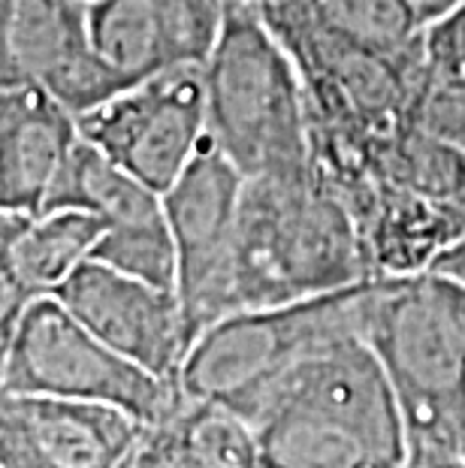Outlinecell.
<instances>
[{"label":"cell","instance_id":"23","mask_svg":"<svg viewBox=\"0 0 465 468\" xmlns=\"http://www.w3.org/2000/svg\"><path fill=\"white\" fill-rule=\"evenodd\" d=\"M432 269H439L441 275H448V278H453V282H460L465 287V236L457 239V242H453L448 251L435 261Z\"/></svg>","mask_w":465,"mask_h":468},{"label":"cell","instance_id":"16","mask_svg":"<svg viewBox=\"0 0 465 468\" xmlns=\"http://www.w3.org/2000/svg\"><path fill=\"white\" fill-rule=\"evenodd\" d=\"M365 169L381 185L465 208V152L414 124L375 136L365 152Z\"/></svg>","mask_w":465,"mask_h":468},{"label":"cell","instance_id":"18","mask_svg":"<svg viewBox=\"0 0 465 468\" xmlns=\"http://www.w3.org/2000/svg\"><path fill=\"white\" fill-rule=\"evenodd\" d=\"M106 224L91 212L55 208L27 218L25 230L16 239V263L31 291L52 293L76 266L91 261Z\"/></svg>","mask_w":465,"mask_h":468},{"label":"cell","instance_id":"25","mask_svg":"<svg viewBox=\"0 0 465 468\" xmlns=\"http://www.w3.org/2000/svg\"><path fill=\"white\" fill-rule=\"evenodd\" d=\"M405 468H465V460L444 453H408Z\"/></svg>","mask_w":465,"mask_h":468},{"label":"cell","instance_id":"17","mask_svg":"<svg viewBox=\"0 0 465 468\" xmlns=\"http://www.w3.org/2000/svg\"><path fill=\"white\" fill-rule=\"evenodd\" d=\"M88 39L127 88L173 69L157 0H88Z\"/></svg>","mask_w":465,"mask_h":468},{"label":"cell","instance_id":"7","mask_svg":"<svg viewBox=\"0 0 465 468\" xmlns=\"http://www.w3.org/2000/svg\"><path fill=\"white\" fill-rule=\"evenodd\" d=\"M76 122L85 143L164 194L206 139L203 67L157 73Z\"/></svg>","mask_w":465,"mask_h":468},{"label":"cell","instance_id":"19","mask_svg":"<svg viewBox=\"0 0 465 468\" xmlns=\"http://www.w3.org/2000/svg\"><path fill=\"white\" fill-rule=\"evenodd\" d=\"M323 31L384 55L420 52L423 25L408 0H309Z\"/></svg>","mask_w":465,"mask_h":468},{"label":"cell","instance_id":"4","mask_svg":"<svg viewBox=\"0 0 465 468\" xmlns=\"http://www.w3.org/2000/svg\"><path fill=\"white\" fill-rule=\"evenodd\" d=\"M206 139L245 178L309 173V101L284 46L239 0L203 64Z\"/></svg>","mask_w":465,"mask_h":468},{"label":"cell","instance_id":"20","mask_svg":"<svg viewBox=\"0 0 465 468\" xmlns=\"http://www.w3.org/2000/svg\"><path fill=\"white\" fill-rule=\"evenodd\" d=\"M170 67H203L221 37L224 0H157Z\"/></svg>","mask_w":465,"mask_h":468},{"label":"cell","instance_id":"21","mask_svg":"<svg viewBox=\"0 0 465 468\" xmlns=\"http://www.w3.org/2000/svg\"><path fill=\"white\" fill-rule=\"evenodd\" d=\"M25 224L27 215H16L0 208V363H4L6 347L13 342L25 308L37 296L16 263V239L25 230Z\"/></svg>","mask_w":465,"mask_h":468},{"label":"cell","instance_id":"14","mask_svg":"<svg viewBox=\"0 0 465 468\" xmlns=\"http://www.w3.org/2000/svg\"><path fill=\"white\" fill-rule=\"evenodd\" d=\"M354 224L375 278H402L427 272L465 236V208L378 182Z\"/></svg>","mask_w":465,"mask_h":468},{"label":"cell","instance_id":"11","mask_svg":"<svg viewBox=\"0 0 465 468\" xmlns=\"http://www.w3.org/2000/svg\"><path fill=\"white\" fill-rule=\"evenodd\" d=\"M52 296L112 351L179 387L191 338L175 291L118 272L100 261H85L55 287Z\"/></svg>","mask_w":465,"mask_h":468},{"label":"cell","instance_id":"3","mask_svg":"<svg viewBox=\"0 0 465 468\" xmlns=\"http://www.w3.org/2000/svg\"><path fill=\"white\" fill-rule=\"evenodd\" d=\"M363 338L387 372L408 453L465 460V287L439 269L372 278Z\"/></svg>","mask_w":465,"mask_h":468},{"label":"cell","instance_id":"1","mask_svg":"<svg viewBox=\"0 0 465 468\" xmlns=\"http://www.w3.org/2000/svg\"><path fill=\"white\" fill-rule=\"evenodd\" d=\"M251 430L263 468H405L408 460L399 402L360 333L305 356Z\"/></svg>","mask_w":465,"mask_h":468},{"label":"cell","instance_id":"12","mask_svg":"<svg viewBox=\"0 0 465 468\" xmlns=\"http://www.w3.org/2000/svg\"><path fill=\"white\" fill-rule=\"evenodd\" d=\"M143 432L103 402L0 390V468H124Z\"/></svg>","mask_w":465,"mask_h":468},{"label":"cell","instance_id":"10","mask_svg":"<svg viewBox=\"0 0 465 468\" xmlns=\"http://www.w3.org/2000/svg\"><path fill=\"white\" fill-rule=\"evenodd\" d=\"M43 85L73 115L124 91L88 39V0H0V88Z\"/></svg>","mask_w":465,"mask_h":468},{"label":"cell","instance_id":"15","mask_svg":"<svg viewBox=\"0 0 465 468\" xmlns=\"http://www.w3.org/2000/svg\"><path fill=\"white\" fill-rule=\"evenodd\" d=\"M124 468H263L257 435L239 414L215 402L179 399L148 423Z\"/></svg>","mask_w":465,"mask_h":468},{"label":"cell","instance_id":"6","mask_svg":"<svg viewBox=\"0 0 465 468\" xmlns=\"http://www.w3.org/2000/svg\"><path fill=\"white\" fill-rule=\"evenodd\" d=\"M0 390L103 402L145 426L179 399V387L112 351L52 293L34 296L25 308L0 363Z\"/></svg>","mask_w":465,"mask_h":468},{"label":"cell","instance_id":"13","mask_svg":"<svg viewBox=\"0 0 465 468\" xmlns=\"http://www.w3.org/2000/svg\"><path fill=\"white\" fill-rule=\"evenodd\" d=\"M79 143V122L43 85L0 88V208L43 215Z\"/></svg>","mask_w":465,"mask_h":468},{"label":"cell","instance_id":"5","mask_svg":"<svg viewBox=\"0 0 465 468\" xmlns=\"http://www.w3.org/2000/svg\"><path fill=\"white\" fill-rule=\"evenodd\" d=\"M369 282L312 300L248 308L215 321L194 338L179 390L187 399L215 402L254 423L266 399L305 356L342 335H363Z\"/></svg>","mask_w":465,"mask_h":468},{"label":"cell","instance_id":"9","mask_svg":"<svg viewBox=\"0 0 465 468\" xmlns=\"http://www.w3.org/2000/svg\"><path fill=\"white\" fill-rule=\"evenodd\" d=\"M55 208L91 212L106 224L91 261L175 291V245L166 224L164 197L112 164L82 136L46 197L43 212Z\"/></svg>","mask_w":465,"mask_h":468},{"label":"cell","instance_id":"22","mask_svg":"<svg viewBox=\"0 0 465 468\" xmlns=\"http://www.w3.org/2000/svg\"><path fill=\"white\" fill-rule=\"evenodd\" d=\"M423 61L439 76L465 82V4L423 27Z\"/></svg>","mask_w":465,"mask_h":468},{"label":"cell","instance_id":"24","mask_svg":"<svg viewBox=\"0 0 465 468\" xmlns=\"http://www.w3.org/2000/svg\"><path fill=\"white\" fill-rule=\"evenodd\" d=\"M414 16L420 18V25L427 27L432 22H439V18H444L448 13H453L457 6H462L465 0H408Z\"/></svg>","mask_w":465,"mask_h":468},{"label":"cell","instance_id":"8","mask_svg":"<svg viewBox=\"0 0 465 468\" xmlns=\"http://www.w3.org/2000/svg\"><path fill=\"white\" fill-rule=\"evenodd\" d=\"M245 176L209 139L161 194L175 245V293L187 338L224 317V287ZM191 351V347H187Z\"/></svg>","mask_w":465,"mask_h":468},{"label":"cell","instance_id":"2","mask_svg":"<svg viewBox=\"0 0 465 468\" xmlns=\"http://www.w3.org/2000/svg\"><path fill=\"white\" fill-rule=\"evenodd\" d=\"M375 278L357 224L309 173L245 178L224 287V317L335 293Z\"/></svg>","mask_w":465,"mask_h":468}]
</instances>
